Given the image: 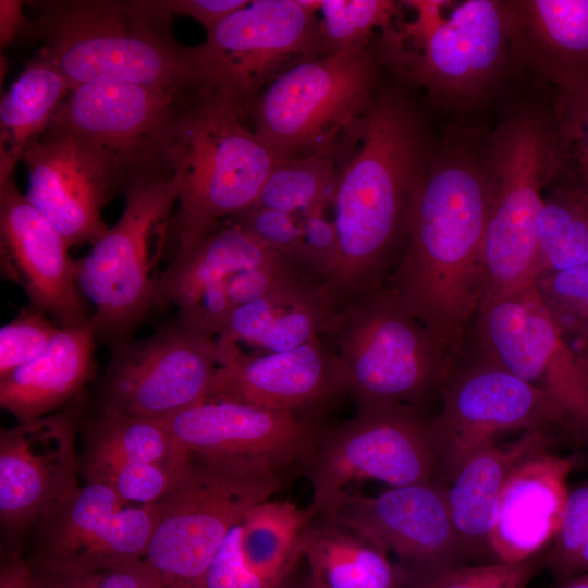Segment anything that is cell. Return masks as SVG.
<instances>
[{"label": "cell", "instance_id": "obj_8", "mask_svg": "<svg viewBox=\"0 0 588 588\" xmlns=\"http://www.w3.org/2000/svg\"><path fill=\"white\" fill-rule=\"evenodd\" d=\"M486 167L492 200L483 245V299L536 282V224L546 188L559 176L554 123L530 113L507 118L491 135Z\"/></svg>", "mask_w": 588, "mask_h": 588}, {"label": "cell", "instance_id": "obj_24", "mask_svg": "<svg viewBox=\"0 0 588 588\" xmlns=\"http://www.w3.org/2000/svg\"><path fill=\"white\" fill-rule=\"evenodd\" d=\"M317 515L286 500H268L233 526L198 588H279L304 559L302 537Z\"/></svg>", "mask_w": 588, "mask_h": 588}, {"label": "cell", "instance_id": "obj_12", "mask_svg": "<svg viewBox=\"0 0 588 588\" xmlns=\"http://www.w3.org/2000/svg\"><path fill=\"white\" fill-rule=\"evenodd\" d=\"M199 88L84 83L71 90L47 130L75 135L101 150L115 166L124 188L163 179L174 173L177 130Z\"/></svg>", "mask_w": 588, "mask_h": 588}, {"label": "cell", "instance_id": "obj_30", "mask_svg": "<svg viewBox=\"0 0 588 588\" xmlns=\"http://www.w3.org/2000/svg\"><path fill=\"white\" fill-rule=\"evenodd\" d=\"M281 256L284 255L226 219L208 235L172 254L156 285L155 308L169 304L179 309L191 307L211 285Z\"/></svg>", "mask_w": 588, "mask_h": 588}, {"label": "cell", "instance_id": "obj_37", "mask_svg": "<svg viewBox=\"0 0 588 588\" xmlns=\"http://www.w3.org/2000/svg\"><path fill=\"white\" fill-rule=\"evenodd\" d=\"M389 0H321L319 36L322 56L367 47L376 28L384 30L401 13Z\"/></svg>", "mask_w": 588, "mask_h": 588}, {"label": "cell", "instance_id": "obj_5", "mask_svg": "<svg viewBox=\"0 0 588 588\" xmlns=\"http://www.w3.org/2000/svg\"><path fill=\"white\" fill-rule=\"evenodd\" d=\"M321 335L340 356L357 407H418L442 392L456 362L385 284L339 303Z\"/></svg>", "mask_w": 588, "mask_h": 588}, {"label": "cell", "instance_id": "obj_40", "mask_svg": "<svg viewBox=\"0 0 588 588\" xmlns=\"http://www.w3.org/2000/svg\"><path fill=\"white\" fill-rule=\"evenodd\" d=\"M544 568V553L519 562L464 565L408 580L403 588H526Z\"/></svg>", "mask_w": 588, "mask_h": 588}, {"label": "cell", "instance_id": "obj_34", "mask_svg": "<svg viewBox=\"0 0 588 588\" xmlns=\"http://www.w3.org/2000/svg\"><path fill=\"white\" fill-rule=\"evenodd\" d=\"M546 189L536 224L537 279L588 262V198L555 179Z\"/></svg>", "mask_w": 588, "mask_h": 588}, {"label": "cell", "instance_id": "obj_7", "mask_svg": "<svg viewBox=\"0 0 588 588\" xmlns=\"http://www.w3.org/2000/svg\"><path fill=\"white\" fill-rule=\"evenodd\" d=\"M192 457L186 474L156 502L144 560L166 585L198 588L233 526L283 489L290 471L258 462Z\"/></svg>", "mask_w": 588, "mask_h": 588}, {"label": "cell", "instance_id": "obj_16", "mask_svg": "<svg viewBox=\"0 0 588 588\" xmlns=\"http://www.w3.org/2000/svg\"><path fill=\"white\" fill-rule=\"evenodd\" d=\"M112 351L97 406L156 420L205 401L219 366L216 339L177 315Z\"/></svg>", "mask_w": 588, "mask_h": 588}, {"label": "cell", "instance_id": "obj_49", "mask_svg": "<svg viewBox=\"0 0 588 588\" xmlns=\"http://www.w3.org/2000/svg\"><path fill=\"white\" fill-rule=\"evenodd\" d=\"M585 572H588V540L585 542V544L581 547V549L571 563L567 571L566 579L583 574Z\"/></svg>", "mask_w": 588, "mask_h": 588}, {"label": "cell", "instance_id": "obj_18", "mask_svg": "<svg viewBox=\"0 0 588 588\" xmlns=\"http://www.w3.org/2000/svg\"><path fill=\"white\" fill-rule=\"evenodd\" d=\"M84 411L79 396L64 408L0 432V520L19 541L79 485L76 436Z\"/></svg>", "mask_w": 588, "mask_h": 588}, {"label": "cell", "instance_id": "obj_47", "mask_svg": "<svg viewBox=\"0 0 588 588\" xmlns=\"http://www.w3.org/2000/svg\"><path fill=\"white\" fill-rule=\"evenodd\" d=\"M24 2L20 0L0 1V44L1 48L22 39L26 33L29 19L23 13Z\"/></svg>", "mask_w": 588, "mask_h": 588}, {"label": "cell", "instance_id": "obj_32", "mask_svg": "<svg viewBox=\"0 0 588 588\" xmlns=\"http://www.w3.org/2000/svg\"><path fill=\"white\" fill-rule=\"evenodd\" d=\"M71 87L41 51L34 57L2 95L0 102V183L13 176L27 147L39 139Z\"/></svg>", "mask_w": 588, "mask_h": 588}, {"label": "cell", "instance_id": "obj_10", "mask_svg": "<svg viewBox=\"0 0 588 588\" xmlns=\"http://www.w3.org/2000/svg\"><path fill=\"white\" fill-rule=\"evenodd\" d=\"M412 21L396 19L382 30V51L409 82L446 99L477 96L497 74L506 54L503 1H404Z\"/></svg>", "mask_w": 588, "mask_h": 588}, {"label": "cell", "instance_id": "obj_23", "mask_svg": "<svg viewBox=\"0 0 588 588\" xmlns=\"http://www.w3.org/2000/svg\"><path fill=\"white\" fill-rule=\"evenodd\" d=\"M56 228L23 195L13 176L0 183V269L17 284L29 306L59 327L77 326L91 316L76 281L75 259Z\"/></svg>", "mask_w": 588, "mask_h": 588}, {"label": "cell", "instance_id": "obj_46", "mask_svg": "<svg viewBox=\"0 0 588 588\" xmlns=\"http://www.w3.org/2000/svg\"><path fill=\"white\" fill-rule=\"evenodd\" d=\"M250 0H163L166 8L175 16L196 20L206 29L212 30L228 16L244 8Z\"/></svg>", "mask_w": 588, "mask_h": 588}, {"label": "cell", "instance_id": "obj_21", "mask_svg": "<svg viewBox=\"0 0 588 588\" xmlns=\"http://www.w3.org/2000/svg\"><path fill=\"white\" fill-rule=\"evenodd\" d=\"M192 455L306 469L324 425L321 417L273 412L226 401H205L162 420Z\"/></svg>", "mask_w": 588, "mask_h": 588}, {"label": "cell", "instance_id": "obj_3", "mask_svg": "<svg viewBox=\"0 0 588 588\" xmlns=\"http://www.w3.org/2000/svg\"><path fill=\"white\" fill-rule=\"evenodd\" d=\"M35 9L22 37L60 70L71 90L96 81L168 89L206 86L197 47L172 32L163 0H51Z\"/></svg>", "mask_w": 588, "mask_h": 588}, {"label": "cell", "instance_id": "obj_33", "mask_svg": "<svg viewBox=\"0 0 588 588\" xmlns=\"http://www.w3.org/2000/svg\"><path fill=\"white\" fill-rule=\"evenodd\" d=\"M79 432L84 444L175 474H184L192 464V454L162 420L96 406L91 414L81 419Z\"/></svg>", "mask_w": 588, "mask_h": 588}, {"label": "cell", "instance_id": "obj_48", "mask_svg": "<svg viewBox=\"0 0 588 588\" xmlns=\"http://www.w3.org/2000/svg\"><path fill=\"white\" fill-rule=\"evenodd\" d=\"M0 588H32L30 569L21 549L11 550L1 563Z\"/></svg>", "mask_w": 588, "mask_h": 588}, {"label": "cell", "instance_id": "obj_14", "mask_svg": "<svg viewBox=\"0 0 588 588\" xmlns=\"http://www.w3.org/2000/svg\"><path fill=\"white\" fill-rule=\"evenodd\" d=\"M430 421L417 407H357L345 422L321 430L306 467L316 512L357 480L390 487L438 480Z\"/></svg>", "mask_w": 588, "mask_h": 588}, {"label": "cell", "instance_id": "obj_45", "mask_svg": "<svg viewBox=\"0 0 588 588\" xmlns=\"http://www.w3.org/2000/svg\"><path fill=\"white\" fill-rule=\"evenodd\" d=\"M307 271L328 285L335 270L339 253L336 231L324 211L298 217Z\"/></svg>", "mask_w": 588, "mask_h": 588}, {"label": "cell", "instance_id": "obj_29", "mask_svg": "<svg viewBox=\"0 0 588 588\" xmlns=\"http://www.w3.org/2000/svg\"><path fill=\"white\" fill-rule=\"evenodd\" d=\"M338 302L322 283L307 280L237 307L216 338L220 364L241 343L265 353L285 352L321 335Z\"/></svg>", "mask_w": 588, "mask_h": 588}, {"label": "cell", "instance_id": "obj_42", "mask_svg": "<svg viewBox=\"0 0 588 588\" xmlns=\"http://www.w3.org/2000/svg\"><path fill=\"white\" fill-rule=\"evenodd\" d=\"M588 540V480L568 488L563 519L544 552V568L558 583L566 579L571 563Z\"/></svg>", "mask_w": 588, "mask_h": 588}, {"label": "cell", "instance_id": "obj_15", "mask_svg": "<svg viewBox=\"0 0 588 588\" xmlns=\"http://www.w3.org/2000/svg\"><path fill=\"white\" fill-rule=\"evenodd\" d=\"M319 4L255 0L228 16L197 46L206 86L245 112L284 71L322 56Z\"/></svg>", "mask_w": 588, "mask_h": 588}, {"label": "cell", "instance_id": "obj_39", "mask_svg": "<svg viewBox=\"0 0 588 588\" xmlns=\"http://www.w3.org/2000/svg\"><path fill=\"white\" fill-rule=\"evenodd\" d=\"M553 123L561 152L558 177L575 185L588 198V87L559 90Z\"/></svg>", "mask_w": 588, "mask_h": 588}, {"label": "cell", "instance_id": "obj_38", "mask_svg": "<svg viewBox=\"0 0 588 588\" xmlns=\"http://www.w3.org/2000/svg\"><path fill=\"white\" fill-rule=\"evenodd\" d=\"M27 562L32 588H162L166 585L144 559L99 568L58 567L28 559Z\"/></svg>", "mask_w": 588, "mask_h": 588}, {"label": "cell", "instance_id": "obj_11", "mask_svg": "<svg viewBox=\"0 0 588 588\" xmlns=\"http://www.w3.org/2000/svg\"><path fill=\"white\" fill-rule=\"evenodd\" d=\"M475 352L549 394L588 440V336L552 310L536 282L482 301Z\"/></svg>", "mask_w": 588, "mask_h": 588}, {"label": "cell", "instance_id": "obj_17", "mask_svg": "<svg viewBox=\"0 0 588 588\" xmlns=\"http://www.w3.org/2000/svg\"><path fill=\"white\" fill-rule=\"evenodd\" d=\"M317 514L359 532L393 554L406 572V583L470 562L451 520L446 486L439 480L391 487L377 495L344 490Z\"/></svg>", "mask_w": 588, "mask_h": 588}, {"label": "cell", "instance_id": "obj_43", "mask_svg": "<svg viewBox=\"0 0 588 588\" xmlns=\"http://www.w3.org/2000/svg\"><path fill=\"white\" fill-rule=\"evenodd\" d=\"M536 286L564 323L588 336V262L543 275Z\"/></svg>", "mask_w": 588, "mask_h": 588}, {"label": "cell", "instance_id": "obj_1", "mask_svg": "<svg viewBox=\"0 0 588 588\" xmlns=\"http://www.w3.org/2000/svg\"><path fill=\"white\" fill-rule=\"evenodd\" d=\"M491 200L485 162L460 148L441 155L416 186L406 246L384 283L455 358L485 296Z\"/></svg>", "mask_w": 588, "mask_h": 588}, {"label": "cell", "instance_id": "obj_52", "mask_svg": "<svg viewBox=\"0 0 588 588\" xmlns=\"http://www.w3.org/2000/svg\"><path fill=\"white\" fill-rule=\"evenodd\" d=\"M162 588H195V587L187 586V585L173 584V585H164Z\"/></svg>", "mask_w": 588, "mask_h": 588}, {"label": "cell", "instance_id": "obj_36", "mask_svg": "<svg viewBox=\"0 0 588 588\" xmlns=\"http://www.w3.org/2000/svg\"><path fill=\"white\" fill-rule=\"evenodd\" d=\"M79 474L101 483L131 504H152L164 498L186 474L135 462L112 451L82 443ZM191 467V466H189Z\"/></svg>", "mask_w": 588, "mask_h": 588}, {"label": "cell", "instance_id": "obj_13", "mask_svg": "<svg viewBox=\"0 0 588 588\" xmlns=\"http://www.w3.org/2000/svg\"><path fill=\"white\" fill-rule=\"evenodd\" d=\"M443 405L430 421L438 477L451 482L464 462L509 431L574 429L546 392L475 352L456 362L442 390Z\"/></svg>", "mask_w": 588, "mask_h": 588}, {"label": "cell", "instance_id": "obj_41", "mask_svg": "<svg viewBox=\"0 0 588 588\" xmlns=\"http://www.w3.org/2000/svg\"><path fill=\"white\" fill-rule=\"evenodd\" d=\"M61 327L30 306L0 329V377L28 364L51 344Z\"/></svg>", "mask_w": 588, "mask_h": 588}, {"label": "cell", "instance_id": "obj_20", "mask_svg": "<svg viewBox=\"0 0 588 588\" xmlns=\"http://www.w3.org/2000/svg\"><path fill=\"white\" fill-rule=\"evenodd\" d=\"M26 197L66 244H94L108 230L101 213L123 180L110 158L86 140L47 130L24 151Z\"/></svg>", "mask_w": 588, "mask_h": 588}, {"label": "cell", "instance_id": "obj_35", "mask_svg": "<svg viewBox=\"0 0 588 588\" xmlns=\"http://www.w3.org/2000/svg\"><path fill=\"white\" fill-rule=\"evenodd\" d=\"M338 181L336 158L311 155L277 166L266 180L254 206L296 218L327 211L332 206Z\"/></svg>", "mask_w": 588, "mask_h": 588}, {"label": "cell", "instance_id": "obj_27", "mask_svg": "<svg viewBox=\"0 0 588 588\" xmlns=\"http://www.w3.org/2000/svg\"><path fill=\"white\" fill-rule=\"evenodd\" d=\"M553 444L544 430L524 432L506 444L494 442L469 456L445 485L451 520L470 561L493 562L490 536L506 479L524 458Z\"/></svg>", "mask_w": 588, "mask_h": 588}, {"label": "cell", "instance_id": "obj_2", "mask_svg": "<svg viewBox=\"0 0 588 588\" xmlns=\"http://www.w3.org/2000/svg\"><path fill=\"white\" fill-rule=\"evenodd\" d=\"M347 136L354 152L338 167L332 222L339 253L327 285L338 304L387 282L405 249L424 173L415 119L391 96L372 100Z\"/></svg>", "mask_w": 588, "mask_h": 588}, {"label": "cell", "instance_id": "obj_6", "mask_svg": "<svg viewBox=\"0 0 588 588\" xmlns=\"http://www.w3.org/2000/svg\"><path fill=\"white\" fill-rule=\"evenodd\" d=\"M182 184L170 176L131 184L119 220L75 259L77 286L94 306L97 342L112 350L131 340L155 308L159 260Z\"/></svg>", "mask_w": 588, "mask_h": 588}, {"label": "cell", "instance_id": "obj_4", "mask_svg": "<svg viewBox=\"0 0 588 588\" xmlns=\"http://www.w3.org/2000/svg\"><path fill=\"white\" fill-rule=\"evenodd\" d=\"M281 162L238 107L200 87L177 130L173 166L182 184L168 230L172 254L250 209Z\"/></svg>", "mask_w": 588, "mask_h": 588}, {"label": "cell", "instance_id": "obj_26", "mask_svg": "<svg viewBox=\"0 0 588 588\" xmlns=\"http://www.w3.org/2000/svg\"><path fill=\"white\" fill-rule=\"evenodd\" d=\"M509 52L559 90L588 87V0L503 1Z\"/></svg>", "mask_w": 588, "mask_h": 588}, {"label": "cell", "instance_id": "obj_28", "mask_svg": "<svg viewBox=\"0 0 588 588\" xmlns=\"http://www.w3.org/2000/svg\"><path fill=\"white\" fill-rule=\"evenodd\" d=\"M96 342L91 317L77 326L61 327L41 355L0 377L1 408L16 422H25L74 402L96 373Z\"/></svg>", "mask_w": 588, "mask_h": 588}, {"label": "cell", "instance_id": "obj_19", "mask_svg": "<svg viewBox=\"0 0 588 588\" xmlns=\"http://www.w3.org/2000/svg\"><path fill=\"white\" fill-rule=\"evenodd\" d=\"M157 520V506L131 504L110 488L85 481L34 525L30 561L99 568L143 560Z\"/></svg>", "mask_w": 588, "mask_h": 588}, {"label": "cell", "instance_id": "obj_50", "mask_svg": "<svg viewBox=\"0 0 588 588\" xmlns=\"http://www.w3.org/2000/svg\"><path fill=\"white\" fill-rule=\"evenodd\" d=\"M554 588H588V572L558 583Z\"/></svg>", "mask_w": 588, "mask_h": 588}, {"label": "cell", "instance_id": "obj_25", "mask_svg": "<svg viewBox=\"0 0 588 588\" xmlns=\"http://www.w3.org/2000/svg\"><path fill=\"white\" fill-rule=\"evenodd\" d=\"M576 455L544 449L518 463L504 485L490 536L493 562H519L544 553L564 514Z\"/></svg>", "mask_w": 588, "mask_h": 588}, {"label": "cell", "instance_id": "obj_9", "mask_svg": "<svg viewBox=\"0 0 588 588\" xmlns=\"http://www.w3.org/2000/svg\"><path fill=\"white\" fill-rule=\"evenodd\" d=\"M375 78L367 47L320 56L280 74L244 114L282 162L311 155L336 158L372 102Z\"/></svg>", "mask_w": 588, "mask_h": 588}, {"label": "cell", "instance_id": "obj_44", "mask_svg": "<svg viewBox=\"0 0 588 588\" xmlns=\"http://www.w3.org/2000/svg\"><path fill=\"white\" fill-rule=\"evenodd\" d=\"M230 219L307 271L298 218L278 210L253 206L247 211Z\"/></svg>", "mask_w": 588, "mask_h": 588}, {"label": "cell", "instance_id": "obj_31", "mask_svg": "<svg viewBox=\"0 0 588 588\" xmlns=\"http://www.w3.org/2000/svg\"><path fill=\"white\" fill-rule=\"evenodd\" d=\"M313 588H403L406 572L359 532L317 514L302 537Z\"/></svg>", "mask_w": 588, "mask_h": 588}, {"label": "cell", "instance_id": "obj_51", "mask_svg": "<svg viewBox=\"0 0 588 588\" xmlns=\"http://www.w3.org/2000/svg\"><path fill=\"white\" fill-rule=\"evenodd\" d=\"M279 588H313V587L310 586V583L307 576L301 577L296 575L295 573L290 579H287Z\"/></svg>", "mask_w": 588, "mask_h": 588}, {"label": "cell", "instance_id": "obj_22", "mask_svg": "<svg viewBox=\"0 0 588 588\" xmlns=\"http://www.w3.org/2000/svg\"><path fill=\"white\" fill-rule=\"evenodd\" d=\"M347 394V371L333 345L319 335L285 352H233L219 364L206 399L321 417Z\"/></svg>", "mask_w": 588, "mask_h": 588}]
</instances>
